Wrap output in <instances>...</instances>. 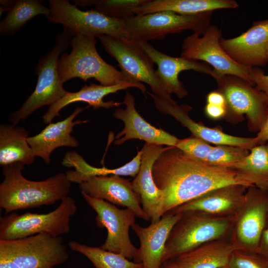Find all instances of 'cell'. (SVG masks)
I'll return each mask as SVG.
<instances>
[{"instance_id":"1","label":"cell","mask_w":268,"mask_h":268,"mask_svg":"<svg viewBox=\"0 0 268 268\" xmlns=\"http://www.w3.org/2000/svg\"><path fill=\"white\" fill-rule=\"evenodd\" d=\"M152 174L156 187L164 194V214L221 186H253L236 170L199 162L176 146H168L160 155Z\"/></svg>"},{"instance_id":"2","label":"cell","mask_w":268,"mask_h":268,"mask_svg":"<svg viewBox=\"0 0 268 268\" xmlns=\"http://www.w3.org/2000/svg\"><path fill=\"white\" fill-rule=\"evenodd\" d=\"M24 166L15 162L2 167L4 179L0 184V207L5 215L52 205L68 196L71 182L66 173H58L43 181H31L22 175Z\"/></svg>"},{"instance_id":"3","label":"cell","mask_w":268,"mask_h":268,"mask_svg":"<svg viewBox=\"0 0 268 268\" xmlns=\"http://www.w3.org/2000/svg\"><path fill=\"white\" fill-rule=\"evenodd\" d=\"M96 43L93 36L79 34L71 38L70 53L63 54L57 63L61 82L64 84L74 78L85 82L94 78L104 86L134 82L102 58L96 50Z\"/></svg>"},{"instance_id":"4","label":"cell","mask_w":268,"mask_h":268,"mask_svg":"<svg viewBox=\"0 0 268 268\" xmlns=\"http://www.w3.org/2000/svg\"><path fill=\"white\" fill-rule=\"evenodd\" d=\"M234 218L196 210L182 212L166 241L163 263L207 242L230 238Z\"/></svg>"},{"instance_id":"5","label":"cell","mask_w":268,"mask_h":268,"mask_svg":"<svg viewBox=\"0 0 268 268\" xmlns=\"http://www.w3.org/2000/svg\"><path fill=\"white\" fill-rule=\"evenodd\" d=\"M69 258L61 236L42 233L0 240V268H54Z\"/></svg>"},{"instance_id":"6","label":"cell","mask_w":268,"mask_h":268,"mask_svg":"<svg viewBox=\"0 0 268 268\" xmlns=\"http://www.w3.org/2000/svg\"><path fill=\"white\" fill-rule=\"evenodd\" d=\"M71 39L63 30L57 35L53 48L39 58L35 70L38 76L35 88L21 107L9 115L12 125H17L42 107L53 105L66 94L67 91L59 77L57 63Z\"/></svg>"},{"instance_id":"7","label":"cell","mask_w":268,"mask_h":268,"mask_svg":"<svg viewBox=\"0 0 268 268\" xmlns=\"http://www.w3.org/2000/svg\"><path fill=\"white\" fill-rule=\"evenodd\" d=\"M216 89L224 96L226 114L224 119L232 123L244 120L245 116L248 130L259 132L268 114V96L255 86L239 77L225 75L214 79Z\"/></svg>"},{"instance_id":"8","label":"cell","mask_w":268,"mask_h":268,"mask_svg":"<svg viewBox=\"0 0 268 268\" xmlns=\"http://www.w3.org/2000/svg\"><path fill=\"white\" fill-rule=\"evenodd\" d=\"M75 201L67 196L59 206L47 213L29 211L19 214L12 212L0 218V240L26 237L40 233L55 237L68 233L71 218L76 213Z\"/></svg>"},{"instance_id":"9","label":"cell","mask_w":268,"mask_h":268,"mask_svg":"<svg viewBox=\"0 0 268 268\" xmlns=\"http://www.w3.org/2000/svg\"><path fill=\"white\" fill-rule=\"evenodd\" d=\"M212 13L187 15L164 11L135 15L124 20V29L128 37L137 42L162 40L169 34L186 30L201 36L211 25Z\"/></svg>"},{"instance_id":"10","label":"cell","mask_w":268,"mask_h":268,"mask_svg":"<svg viewBox=\"0 0 268 268\" xmlns=\"http://www.w3.org/2000/svg\"><path fill=\"white\" fill-rule=\"evenodd\" d=\"M51 15L47 19L61 24L71 38L84 35L99 38L103 35L119 39L128 38L124 20L108 17L95 9L82 11L67 0H50Z\"/></svg>"},{"instance_id":"11","label":"cell","mask_w":268,"mask_h":268,"mask_svg":"<svg viewBox=\"0 0 268 268\" xmlns=\"http://www.w3.org/2000/svg\"><path fill=\"white\" fill-rule=\"evenodd\" d=\"M99 39L108 54L118 63L121 71L131 80L148 84L153 93L166 100H174L157 78L154 63L139 43L130 38L103 35Z\"/></svg>"},{"instance_id":"12","label":"cell","mask_w":268,"mask_h":268,"mask_svg":"<svg viewBox=\"0 0 268 268\" xmlns=\"http://www.w3.org/2000/svg\"><path fill=\"white\" fill-rule=\"evenodd\" d=\"M268 222V191L248 187L234 215L229 238L236 250L257 252Z\"/></svg>"},{"instance_id":"13","label":"cell","mask_w":268,"mask_h":268,"mask_svg":"<svg viewBox=\"0 0 268 268\" xmlns=\"http://www.w3.org/2000/svg\"><path fill=\"white\" fill-rule=\"evenodd\" d=\"M221 32L211 24L201 36L193 33L183 41L181 57L207 64L214 69L216 77L225 75L242 78L254 86L251 77V67L232 59L220 44Z\"/></svg>"},{"instance_id":"14","label":"cell","mask_w":268,"mask_h":268,"mask_svg":"<svg viewBox=\"0 0 268 268\" xmlns=\"http://www.w3.org/2000/svg\"><path fill=\"white\" fill-rule=\"evenodd\" d=\"M86 202L96 213L95 222L97 227L105 228L107 236L100 247L103 250L119 254L132 260L137 249L132 244L129 229L135 224L136 215L129 208L119 209L106 201L91 197L81 192Z\"/></svg>"},{"instance_id":"15","label":"cell","mask_w":268,"mask_h":268,"mask_svg":"<svg viewBox=\"0 0 268 268\" xmlns=\"http://www.w3.org/2000/svg\"><path fill=\"white\" fill-rule=\"evenodd\" d=\"M152 60L157 65L155 74L159 82L170 95L175 94L182 99L189 93L183 83L179 80V74L184 70H194L216 76L214 69L207 64L184 57H174L164 54L153 47L147 42H138Z\"/></svg>"},{"instance_id":"16","label":"cell","mask_w":268,"mask_h":268,"mask_svg":"<svg viewBox=\"0 0 268 268\" xmlns=\"http://www.w3.org/2000/svg\"><path fill=\"white\" fill-rule=\"evenodd\" d=\"M220 44L235 61L251 67L268 63V18L255 21L245 32L229 39L221 38Z\"/></svg>"},{"instance_id":"17","label":"cell","mask_w":268,"mask_h":268,"mask_svg":"<svg viewBox=\"0 0 268 268\" xmlns=\"http://www.w3.org/2000/svg\"><path fill=\"white\" fill-rule=\"evenodd\" d=\"M152 99L156 109L164 115L172 116L187 128L192 135L208 143L227 145L250 150L255 146L254 137L235 136L224 133L218 128H211L192 119L189 113L192 107L186 104L178 105L173 100L163 99L153 93L147 92Z\"/></svg>"},{"instance_id":"18","label":"cell","mask_w":268,"mask_h":268,"mask_svg":"<svg viewBox=\"0 0 268 268\" xmlns=\"http://www.w3.org/2000/svg\"><path fill=\"white\" fill-rule=\"evenodd\" d=\"M181 216V213L171 210L147 227L134 224L131 227L140 242L134 261L142 264V268H160L166 241Z\"/></svg>"},{"instance_id":"19","label":"cell","mask_w":268,"mask_h":268,"mask_svg":"<svg viewBox=\"0 0 268 268\" xmlns=\"http://www.w3.org/2000/svg\"><path fill=\"white\" fill-rule=\"evenodd\" d=\"M79 188L81 192L91 197L126 207L138 217L146 221L150 220L141 207L140 197L134 191L129 179L116 175L94 176L79 184Z\"/></svg>"},{"instance_id":"20","label":"cell","mask_w":268,"mask_h":268,"mask_svg":"<svg viewBox=\"0 0 268 268\" xmlns=\"http://www.w3.org/2000/svg\"><path fill=\"white\" fill-rule=\"evenodd\" d=\"M167 147L145 143L141 149L139 172L132 182L133 189L139 196L142 208L151 222L158 221L164 214V194L154 182L152 169L155 160Z\"/></svg>"},{"instance_id":"21","label":"cell","mask_w":268,"mask_h":268,"mask_svg":"<svg viewBox=\"0 0 268 268\" xmlns=\"http://www.w3.org/2000/svg\"><path fill=\"white\" fill-rule=\"evenodd\" d=\"M123 104L125 109L119 108L113 116L124 123L123 130L115 136L114 143L120 145L132 139H138L152 144L175 146L179 139L161 129H157L146 121L135 107L134 97L126 92Z\"/></svg>"},{"instance_id":"22","label":"cell","mask_w":268,"mask_h":268,"mask_svg":"<svg viewBox=\"0 0 268 268\" xmlns=\"http://www.w3.org/2000/svg\"><path fill=\"white\" fill-rule=\"evenodd\" d=\"M247 188L240 184L221 186L172 210L178 213L196 210L217 216H234L243 201Z\"/></svg>"},{"instance_id":"23","label":"cell","mask_w":268,"mask_h":268,"mask_svg":"<svg viewBox=\"0 0 268 268\" xmlns=\"http://www.w3.org/2000/svg\"><path fill=\"white\" fill-rule=\"evenodd\" d=\"M135 87L139 89L143 94L146 91L144 85L139 82H126L112 86H104L91 83L89 85H84L77 92L67 91L64 96L57 102L49 106L47 112L43 116V121L45 124L52 123L53 119L60 116V112L68 105L78 102L88 103L93 109L104 108L106 109L118 107L123 104L122 102H115L113 100L104 101L103 98L106 95L117 93L122 90Z\"/></svg>"},{"instance_id":"24","label":"cell","mask_w":268,"mask_h":268,"mask_svg":"<svg viewBox=\"0 0 268 268\" xmlns=\"http://www.w3.org/2000/svg\"><path fill=\"white\" fill-rule=\"evenodd\" d=\"M84 110V108L78 107L64 120L51 123L37 134L29 136L27 141L34 155L42 158L45 164H49L51 162V155L56 148L63 146L78 147L79 143L71 133L75 126L89 121H74Z\"/></svg>"},{"instance_id":"25","label":"cell","mask_w":268,"mask_h":268,"mask_svg":"<svg viewBox=\"0 0 268 268\" xmlns=\"http://www.w3.org/2000/svg\"><path fill=\"white\" fill-rule=\"evenodd\" d=\"M235 250L229 238L220 239L205 243L172 260L182 268H221L228 266Z\"/></svg>"},{"instance_id":"26","label":"cell","mask_w":268,"mask_h":268,"mask_svg":"<svg viewBox=\"0 0 268 268\" xmlns=\"http://www.w3.org/2000/svg\"><path fill=\"white\" fill-rule=\"evenodd\" d=\"M141 153V150H138L136 156L129 162L119 168L109 169L105 167H93L89 164L78 153L75 151H69L65 153L62 165L66 167L74 168V170H68L66 173L71 183L78 184L94 176L116 175L135 177L139 170Z\"/></svg>"},{"instance_id":"27","label":"cell","mask_w":268,"mask_h":268,"mask_svg":"<svg viewBox=\"0 0 268 268\" xmlns=\"http://www.w3.org/2000/svg\"><path fill=\"white\" fill-rule=\"evenodd\" d=\"M234 0H149L135 10L136 15L169 11L181 15H195L222 9H235Z\"/></svg>"},{"instance_id":"28","label":"cell","mask_w":268,"mask_h":268,"mask_svg":"<svg viewBox=\"0 0 268 268\" xmlns=\"http://www.w3.org/2000/svg\"><path fill=\"white\" fill-rule=\"evenodd\" d=\"M29 134L23 127L2 124L0 126V165L15 162L32 164L35 158L27 138Z\"/></svg>"},{"instance_id":"29","label":"cell","mask_w":268,"mask_h":268,"mask_svg":"<svg viewBox=\"0 0 268 268\" xmlns=\"http://www.w3.org/2000/svg\"><path fill=\"white\" fill-rule=\"evenodd\" d=\"M41 2L39 0H14L11 8L0 22V34L13 36L35 16L43 15L47 18L50 17V9Z\"/></svg>"},{"instance_id":"30","label":"cell","mask_w":268,"mask_h":268,"mask_svg":"<svg viewBox=\"0 0 268 268\" xmlns=\"http://www.w3.org/2000/svg\"><path fill=\"white\" fill-rule=\"evenodd\" d=\"M250 151L234 170L252 185L268 191V143Z\"/></svg>"},{"instance_id":"31","label":"cell","mask_w":268,"mask_h":268,"mask_svg":"<svg viewBox=\"0 0 268 268\" xmlns=\"http://www.w3.org/2000/svg\"><path fill=\"white\" fill-rule=\"evenodd\" d=\"M70 249L87 258L95 268H142V264L130 261L121 254L76 241L68 243Z\"/></svg>"},{"instance_id":"32","label":"cell","mask_w":268,"mask_h":268,"mask_svg":"<svg viewBox=\"0 0 268 268\" xmlns=\"http://www.w3.org/2000/svg\"><path fill=\"white\" fill-rule=\"evenodd\" d=\"M247 149L227 145L214 146L204 163L234 169L236 165L249 154Z\"/></svg>"},{"instance_id":"33","label":"cell","mask_w":268,"mask_h":268,"mask_svg":"<svg viewBox=\"0 0 268 268\" xmlns=\"http://www.w3.org/2000/svg\"><path fill=\"white\" fill-rule=\"evenodd\" d=\"M149 0H97L95 9L104 15L124 20L136 15L135 9Z\"/></svg>"},{"instance_id":"34","label":"cell","mask_w":268,"mask_h":268,"mask_svg":"<svg viewBox=\"0 0 268 268\" xmlns=\"http://www.w3.org/2000/svg\"><path fill=\"white\" fill-rule=\"evenodd\" d=\"M176 147L195 160L203 163L213 146L193 135L179 139Z\"/></svg>"},{"instance_id":"35","label":"cell","mask_w":268,"mask_h":268,"mask_svg":"<svg viewBox=\"0 0 268 268\" xmlns=\"http://www.w3.org/2000/svg\"><path fill=\"white\" fill-rule=\"evenodd\" d=\"M228 267L229 268H268V258L257 252L235 250Z\"/></svg>"},{"instance_id":"36","label":"cell","mask_w":268,"mask_h":268,"mask_svg":"<svg viewBox=\"0 0 268 268\" xmlns=\"http://www.w3.org/2000/svg\"><path fill=\"white\" fill-rule=\"evenodd\" d=\"M250 74L254 86L268 96V74L260 67H252Z\"/></svg>"},{"instance_id":"37","label":"cell","mask_w":268,"mask_h":268,"mask_svg":"<svg viewBox=\"0 0 268 268\" xmlns=\"http://www.w3.org/2000/svg\"><path fill=\"white\" fill-rule=\"evenodd\" d=\"M206 115L213 120L224 118L226 114V107L206 103L204 107Z\"/></svg>"},{"instance_id":"38","label":"cell","mask_w":268,"mask_h":268,"mask_svg":"<svg viewBox=\"0 0 268 268\" xmlns=\"http://www.w3.org/2000/svg\"><path fill=\"white\" fill-rule=\"evenodd\" d=\"M206 103L226 107L224 95L217 89L210 91L206 95Z\"/></svg>"},{"instance_id":"39","label":"cell","mask_w":268,"mask_h":268,"mask_svg":"<svg viewBox=\"0 0 268 268\" xmlns=\"http://www.w3.org/2000/svg\"><path fill=\"white\" fill-rule=\"evenodd\" d=\"M254 137L256 146L266 144L268 141V114L257 136Z\"/></svg>"},{"instance_id":"40","label":"cell","mask_w":268,"mask_h":268,"mask_svg":"<svg viewBox=\"0 0 268 268\" xmlns=\"http://www.w3.org/2000/svg\"><path fill=\"white\" fill-rule=\"evenodd\" d=\"M257 253L268 258V222L262 234Z\"/></svg>"},{"instance_id":"41","label":"cell","mask_w":268,"mask_h":268,"mask_svg":"<svg viewBox=\"0 0 268 268\" xmlns=\"http://www.w3.org/2000/svg\"><path fill=\"white\" fill-rule=\"evenodd\" d=\"M13 2L14 0H0V15L5 11L8 12L11 8Z\"/></svg>"},{"instance_id":"42","label":"cell","mask_w":268,"mask_h":268,"mask_svg":"<svg viewBox=\"0 0 268 268\" xmlns=\"http://www.w3.org/2000/svg\"><path fill=\"white\" fill-rule=\"evenodd\" d=\"M76 6L85 7L95 5L97 0H72Z\"/></svg>"},{"instance_id":"43","label":"cell","mask_w":268,"mask_h":268,"mask_svg":"<svg viewBox=\"0 0 268 268\" xmlns=\"http://www.w3.org/2000/svg\"><path fill=\"white\" fill-rule=\"evenodd\" d=\"M160 268H182L173 260L166 261L162 263Z\"/></svg>"},{"instance_id":"44","label":"cell","mask_w":268,"mask_h":268,"mask_svg":"<svg viewBox=\"0 0 268 268\" xmlns=\"http://www.w3.org/2000/svg\"><path fill=\"white\" fill-rule=\"evenodd\" d=\"M229 268L228 266H225V267H222V268Z\"/></svg>"},{"instance_id":"45","label":"cell","mask_w":268,"mask_h":268,"mask_svg":"<svg viewBox=\"0 0 268 268\" xmlns=\"http://www.w3.org/2000/svg\"><path fill=\"white\" fill-rule=\"evenodd\" d=\"M267 55H268V47H267Z\"/></svg>"}]
</instances>
